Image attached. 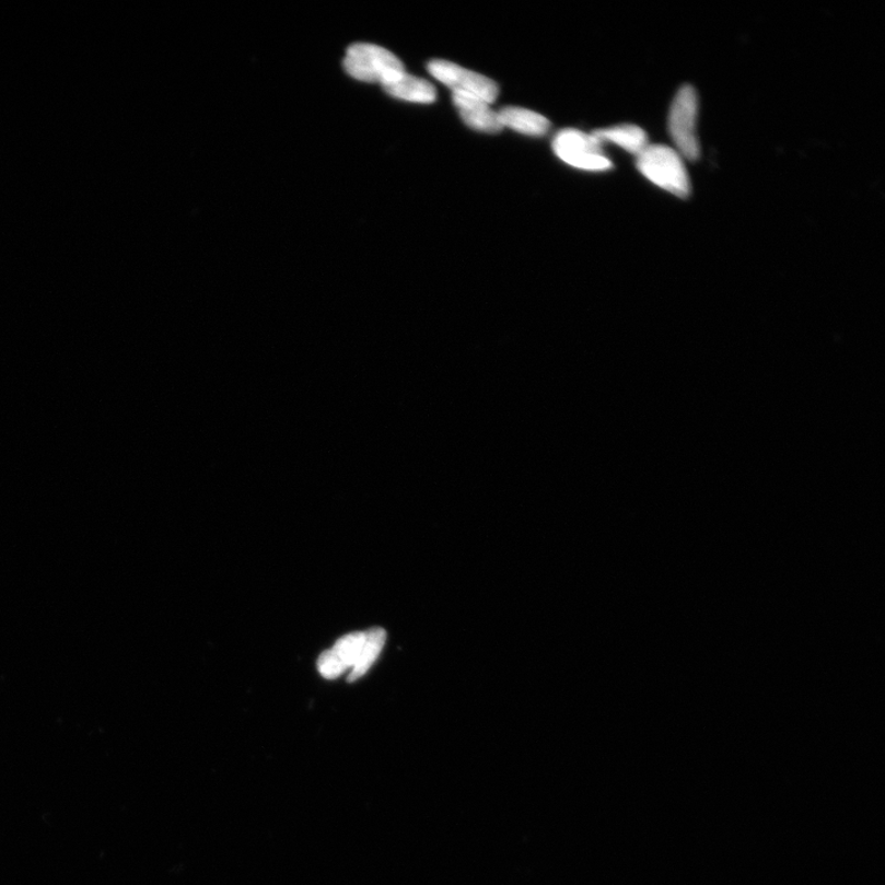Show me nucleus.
Listing matches in <instances>:
<instances>
[{"label": "nucleus", "instance_id": "f257e3e1", "mask_svg": "<svg viewBox=\"0 0 885 885\" xmlns=\"http://www.w3.org/2000/svg\"><path fill=\"white\" fill-rule=\"evenodd\" d=\"M640 173L649 181L675 196L690 195L691 185L683 156L668 145L650 144L638 156Z\"/></svg>", "mask_w": 885, "mask_h": 885}, {"label": "nucleus", "instance_id": "f03ea898", "mask_svg": "<svg viewBox=\"0 0 885 885\" xmlns=\"http://www.w3.org/2000/svg\"><path fill=\"white\" fill-rule=\"evenodd\" d=\"M343 66L357 81L385 85L405 72V67L386 48L371 44H356L347 49Z\"/></svg>", "mask_w": 885, "mask_h": 885}, {"label": "nucleus", "instance_id": "7ed1b4c3", "mask_svg": "<svg viewBox=\"0 0 885 885\" xmlns=\"http://www.w3.org/2000/svg\"><path fill=\"white\" fill-rule=\"evenodd\" d=\"M698 113V94L692 86L684 85L674 97L668 125L675 151L691 162L700 156V142L696 133Z\"/></svg>", "mask_w": 885, "mask_h": 885}, {"label": "nucleus", "instance_id": "20e7f679", "mask_svg": "<svg viewBox=\"0 0 885 885\" xmlns=\"http://www.w3.org/2000/svg\"><path fill=\"white\" fill-rule=\"evenodd\" d=\"M603 144L592 133L566 128L554 138L552 148L555 154L566 164L586 172H606L613 164L604 155Z\"/></svg>", "mask_w": 885, "mask_h": 885}, {"label": "nucleus", "instance_id": "39448f33", "mask_svg": "<svg viewBox=\"0 0 885 885\" xmlns=\"http://www.w3.org/2000/svg\"><path fill=\"white\" fill-rule=\"evenodd\" d=\"M430 74L454 92H462L479 96L490 105L499 96V85L492 79L469 71L461 66L444 61V59H433L427 66Z\"/></svg>", "mask_w": 885, "mask_h": 885}, {"label": "nucleus", "instance_id": "423d86ee", "mask_svg": "<svg viewBox=\"0 0 885 885\" xmlns=\"http://www.w3.org/2000/svg\"><path fill=\"white\" fill-rule=\"evenodd\" d=\"M453 104L459 112L463 121L473 129L486 133L502 131L503 126L499 114L494 113L489 103L481 97L462 93H453Z\"/></svg>", "mask_w": 885, "mask_h": 885}, {"label": "nucleus", "instance_id": "0eeeda50", "mask_svg": "<svg viewBox=\"0 0 885 885\" xmlns=\"http://www.w3.org/2000/svg\"><path fill=\"white\" fill-rule=\"evenodd\" d=\"M383 88L391 96L405 102L432 104L436 98L435 88L430 82L407 74L406 72L397 75L393 81L383 85Z\"/></svg>", "mask_w": 885, "mask_h": 885}, {"label": "nucleus", "instance_id": "6e6552de", "mask_svg": "<svg viewBox=\"0 0 885 885\" xmlns=\"http://www.w3.org/2000/svg\"><path fill=\"white\" fill-rule=\"evenodd\" d=\"M504 127L525 136L542 137L549 132L551 124L548 118L523 107L506 106L499 113Z\"/></svg>", "mask_w": 885, "mask_h": 885}, {"label": "nucleus", "instance_id": "1a4fd4ad", "mask_svg": "<svg viewBox=\"0 0 885 885\" xmlns=\"http://www.w3.org/2000/svg\"><path fill=\"white\" fill-rule=\"evenodd\" d=\"M592 135L602 143L612 142L638 156L650 145L648 133L641 127L633 125L596 129Z\"/></svg>", "mask_w": 885, "mask_h": 885}, {"label": "nucleus", "instance_id": "9d476101", "mask_svg": "<svg viewBox=\"0 0 885 885\" xmlns=\"http://www.w3.org/2000/svg\"><path fill=\"white\" fill-rule=\"evenodd\" d=\"M385 639L386 633L383 629H372L365 632L363 648L360 655H358L350 676H348V682L352 683L360 679L371 668V665L382 652Z\"/></svg>", "mask_w": 885, "mask_h": 885}, {"label": "nucleus", "instance_id": "9b49d317", "mask_svg": "<svg viewBox=\"0 0 885 885\" xmlns=\"http://www.w3.org/2000/svg\"><path fill=\"white\" fill-rule=\"evenodd\" d=\"M365 641V633L364 632H356L351 634L345 636V638L338 640L331 650L338 661H340L345 668H353V665L360 655L361 650L363 648V643Z\"/></svg>", "mask_w": 885, "mask_h": 885}, {"label": "nucleus", "instance_id": "f8f14e48", "mask_svg": "<svg viewBox=\"0 0 885 885\" xmlns=\"http://www.w3.org/2000/svg\"><path fill=\"white\" fill-rule=\"evenodd\" d=\"M317 668L326 679H335L340 676L345 671V665L338 661L331 650L325 651L319 661H317Z\"/></svg>", "mask_w": 885, "mask_h": 885}]
</instances>
